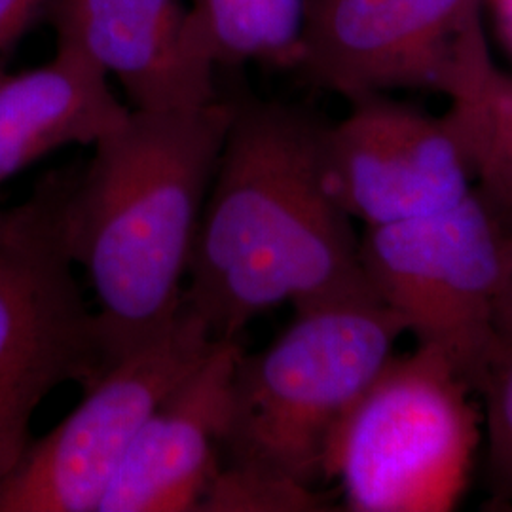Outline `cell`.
<instances>
[{
	"label": "cell",
	"instance_id": "1",
	"mask_svg": "<svg viewBox=\"0 0 512 512\" xmlns=\"http://www.w3.org/2000/svg\"><path fill=\"white\" fill-rule=\"evenodd\" d=\"M325 128L283 103L232 101L184 289V306L215 338H238L285 302L302 311L378 300L361 236L330 190Z\"/></svg>",
	"mask_w": 512,
	"mask_h": 512
},
{
	"label": "cell",
	"instance_id": "2",
	"mask_svg": "<svg viewBox=\"0 0 512 512\" xmlns=\"http://www.w3.org/2000/svg\"><path fill=\"white\" fill-rule=\"evenodd\" d=\"M232 118V101L129 110L67 173L65 249L92 283L109 366L162 336L184 304V279Z\"/></svg>",
	"mask_w": 512,
	"mask_h": 512
},
{
	"label": "cell",
	"instance_id": "3",
	"mask_svg": "<svg viewBox=\"0 0 512 512\" xmlns=\"http://www.w3.org/2000/svg\"><path fill=\"white\" fill-rule=\"evenodd\" d=\"M406 334L376 298L296 311L268 348L239 357L220 450L228 465L310 486L338 427Z\"/></svg>",
	"mask_w": 512,
	"mask_h": 512
},
{
	"label": "cell",
	"instance_id": "4",
	"mask_svg": "<svg viewBox=\"0 0 512 512\" xmlns=\"http://www.w3.org/2000/svg\"><path fill=\"white\" fill-rule=\"evenodd\" d=\"M484 440L476 385L439 349L393 353L325 459L353 512H450L469 488Z\"/></svg>",
	"mask_w": 512,
	"mask_h": 512
},
{
	"label": "cell",
	"instance_id": "5",
	"mask_svg": "<svg viewBox=\"0 0 512 512\" xmlns=\"http://www.w3.org/2000/svg\"><path fill=\"white\" fill-rule=\"evenodd\" d=\"M359 249L378 300L478 389L512 342V230L490 203L475 188L437 213L366 226Z\"/></svg>",
	"mask_w": 512,
	"mask_h": 512
},
{
	"label": "cell",
	"instance_id": "6",
	"mask_svg": "<svg viewBox=\"0 0 512 512\" xmlns=\"http://www.w3.org/2000/svg\"><path fill=\"white\" fill-rule=\"evenodd\" d=\"M65 184L67 173L48 175L0 217V486L31 446L44 399L109 368L63 241Z\"/></svg>",
	"mask_w": 512,
	"mask_h": 512
},
{
	"label": "cell",
	"instance_id": "7",
	"mask_svg": "<svg viewBox=\"0 0 512 512\" xmlns=\"http://www.w3.org/2000/svg\"><path fill=\"white\" fill-rule=\"evenodd\" d=\"M219 338L183 304L162 336L84 389L73 412L33 440L0 486V512H97L150 414Z\"/></svg>",
	"mask_w": 512,
	"mask_h": 512
},
{
	"label": "cell",
	"instance_id": "8",
	"mask_svg": "<svg viewBox=\"0 0 512 512\" xmlns=\"http://www.w3.org/2000/svg\"><path fill=\"white\" fill-rule=\"evenodd\" d=\"M484 0H306L296 69L357 101L448 90L459 40Z\"/></svg>",
	"mask_w": 512,
	"mask_h": 512
},
{
	"label": "cell",
	"instance_id": "9",
	"mask_svg": "<svg viewBox=\"0 0 512 512\" xmlns=\"http://www.w3.org/2000/svg\"><path fill=\"white\" fill-rule=\"evenodd\" d=\"M325 128V164L334 198L365 226L416 219L461 202L475 177L458 133L401 101L370 95Z\"/></svg>",
	"mask_w": 512,
	"mask_h": 512
},
{
	"label": "cell",
	"instance_id": "10",
	"mask_svg": "<svg viewBox=\"0 0 512 512\" xmlns=\"http://www.w3.org/2000/svg\"><path fill=\"white\" fill-rule=\"evenodd\" d=\"M57 46L88 57L129 109H198L220 99L217 61L184 0H50Z\"/></svg>",
	"mask_w": 512,
	"mask_h": 512
},
{
	"label": "cell",
	"instance_id": "11",
	"mask_svg": "<svg viewBox=\"0 0 512 512\" xmlns=\"http://www.w3.org/2000/svg\"><path fill=\"white\" fill-rule=\"evenodd\" d=\"M243 349L217 340L150 414L97 512L198 511L219 473L232 378Z\"/></svg>",
	"mask_w": 512,
	"mask_h": 512
},
{
	"label": "cell",
	"instance_id": "12",
	"mask_svg": "<svg viewBox=\"0 0 512 512\" xmlns=\"http://www.w3.org/2000/svg\"><path fill=\"white\" fill-rule=\"evenodd\" d=\"M88 57L57 46L44 65L0 73V184L65 147H93L129 114Z\"/></svg>",
	"mask_w": 512,
	"mask_h": 512
},
{
	"label": "cell",
	"instance_id": "13",
	"mask_svg": "<svg viewBox=\"0 0 512 512\" xmlns=\"http://www.w3.org/2000/svg\"><path fill=\"white\" fill-rule=\"evenodd\" d=\"M444 97L450 101L444 116L469 158L476 192L512 230V74L495 63L482 16L459 40Z\"/></svg>",
	"mask_w": 512,
	"mask_h": 512
},
{
	"label": "cell",
	"instance_id": "14",
	"mask_svg": "<svg viewBox=\"0 0 512 512\" xmlns=\"http://www.w3.org/2000/svg\"><path fill=\"white\" fill-rule=\"evenodd\" d=\"M190 8L219 67L296 69L306 0H192Z\"/></svg>",
	"mask_w": 512,
	"mask_h": 512
},
{
	"label": "cell",
	"instance_id": "15",
	"mask_svg": "<svg viewBox=\"0 0 512 512\" xmlns=\"http://www.w3.org/2000/svg\"><path fill=\"white\" fill-rule=\"evenodd\" d=\"M329 499L310 486L251 467L226 465L209 484L198 511H329Z\"/></svg>",
	"mask_w": 512,
	"mask_h": 512
},
{
	"label": "cell",
	"instance_id": "16",
	"mask_svg": "<svg viewBox=\"0 0 512 512\" xmlns=\"http://www.w3.org/2000/svg\"><path fill=\"white\" fill-rule=\"evenodd\" d=\"M478 393L492 473L499 490L512 499V342L495 357Z\"/></svg>",
	"mask_w": 512,
	"mask_h": 512
},
{
	"label": "cell",
	"instance_id": "17",
	"mask_svg": "<svg viewBox=\"0 0 512 512\" xmlns=\"http://www.w3.org/2000/svg\"><path fill=\"white\" fill-rule=\"evenodd\" d=\"M50 0H0V73L2 61L40 16H46Z\"/></svg>",
	"mask_w": 512,
	"mask_h": 512
},
{
	"label": "cell",
	"instance_id": "18",
	"mask_svg": "<svg viewBox=\"0 0 512 512\" xmlns=\"http://www.w3.org/2000/svg\"><path fill=\"white\" fill-rule=\"evenodd\" d=\"M497 23H499V31L503 35V40L509 46L512 54V12L511 14H505V16H497Z\"/></svg>",
	"mask_w": 512,
	"mask_h": 512
},
{
	"label": "cell",
	"instance_id": "19",
	"mask_svg": "<svg viewBox=\"0 0 512 512\" xmlns=\"http://www.w3.org/2000/svg\"><path fill=\"white\" fill-rule=\"evenodd\" d=\"M484 2H490L495 18L503 16V14H511L512 12V0H484Z\"/></svg>",
	"mask_w": 512,
	"mask_h": 512
},
{
	"label": "cell",
	"instance_id": "20",
	"mask_svg": "<svg viewBox=\"0 0 512 512\" xmlns=\"http://www.w3.org/2000/svg\"><path fill=\"white\" fill-rule=\"evenodd\" d=\"M0 217H2V211H0Z\"/></svg>",
	"mask_w": 512,
	"mask_h": 512
}]
</instances>
